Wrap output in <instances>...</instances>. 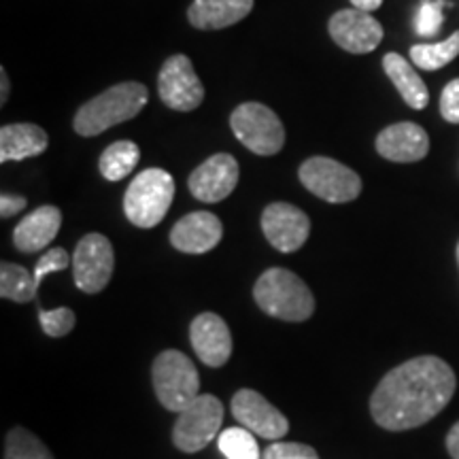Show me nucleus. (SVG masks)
<instances>
[{
  "instance_id": "f257e3e1",
  "label": "nucleus",
  "mask_w": 459,
  "mask_h": 459,
  "mask_svg": "<svg viewBox=\"0 0 459 459\" xmlns=\"http://www.w3.org/2000/svg\"><path fill=\"white\" fill-rule=\"evenodd\" d=\"M455 387V372L445 359L419 355L381 378L370 398L372 419L389 432L421 428L446 409Z\"/></svg>"
},
{
  "instance_id": "f03ea898",
  "label": "nucleus",
  "mask_w": 459,
  "mask_h": 459,
  "mask_svg": "<svg viewBox=\"0 0 459 459\" xmlns=\"http://www.w3.org/2000/svg\"><path fill=\"white\" fill-rule=\"evenodd\" d=\"M149 91L139 82H124L79 107L73 128L82 136H96L113 126L130 122L145 108Z\"/></svg>"
},
{
  "instance_id": "7ed1b4c3",
  "label": "nucleus",
  "mask_w": 459,
  "mask_h": 459,
  "mask_svg": "<svg viewBox=\"0 0 459 459\" xmlns=\"http://www.w3.org/2000/svg\"><path fill=\"white\" fill-rule=\"evenodd\" d=\"M254 300L264 313L281 321H307L315 313V296L308 285L287 268H268L254 287Z\"/></svg>"
},
{
  "instance_id": "20e7f679",
  "label": "nucleus",
  "mask_w": 459,
  "mask_h": 459,
  "mask_svg": "<svg viewBox=\"0 0 459 459\" xmlns=\"http://www.w3.org/2000/svg\"><path fill=\"white\" fill-rule=\"evenodd\" d=\"M175 198V179L162 169H147L126 189L124 213L136 228H156Z\"/></svg>"
},
{
  "instance_id": "39448f33",
  "label": "nucleus",
  "mask_w": 459,
  "mask_h": 459,
  "mask_svg": "<svg viewBox=\"0 0 459 459\" xmlns=\"http://www.w3.org/2000/svg\"><path fill=\"white\" fill-rule=\"evenodd\" d=\"M153 392L166 411L181 412L189 402L200 395V375L194 361L186 353L162 351L153 361L152 368Z\"/></svg>"
},
{
  "instance_id": "423d86ee",
  "label": "nucleus",
  "mask_w": 459,
  "mask_h": 459,
  "mask_svg": "<svg viewBox=\"0 0 459 459\" xmlns=\"http://www.w3.org/2000/svg\"><path fill=\"white\" fill-rule=\"evenodd\" d=\"M230 128L255 156H274L285 145V128L279 115L262 102H243L230 115Z\"/></svg>"
},
{
  "instance_id": "0eeeda50",
  "label": "nucleus",
  "mask_w": 459,
  "mask_h": 459,
  "mask_svg": "<svg viewBox=\"0 0 459 459\" xmlns=\"http://www.w3.org/2000/svg\"><path fill=\"white\" fill-rule=\"evenodd\" d=\"M221 423V400L211 394H200L179 412V419L172 428V443L183 453H198L213 443Z\"/></svg>"
},
{
  "instance_id": "6e6552de",
  "label": "nucleus",
  "mask_w": 459,
  "mask_h": 459,
  "mask_svg": "<svg viewBox=\"0 0 459 459\" xmlns=\"http://www.w3.org/2000/svg\"><path fill=\"white\" fill-rule=\"evenodd\" d=\"M298 177L308 192L332 204L351 203L361 194L358 172L332 158H308L298 170Z\"/></svg>"
},
{
  "instance_id": "1a4fd4ad",
  "label": "nucleus",
  "mask_w": 459,
  "mask_h": 459,
  "mask_svg": "<svg viewBox=\"0 0 459 459\" xmlns=\"http://www.w3.org/2000/svg\"><path fill=\"white\" fill-rule=\"evenodd\" d=\"M115 254L105 234L91 232L79 240L73 254V279L83 294H100L113 277Z\"/></svg>"
},
{
  "instance_id": "9d476101",
  "label": "nucleus",
  "mask_w": 459,
  "mask_h": 459,
  "mask_svg": "<svg viewBox=\"0 0 459 459\" xmlns=\"http://www.w3.org/2000/svg\"><path fill=\"white\" fill-rule=\"evenodd\" d=\"M158 94L172 111L187 113L203 105L204 85L187 56L177 54L164 62L158 74Z\"/></svg>"
},
{
  "instance_id": "9b49d317",
  "label": "nucleus",
  "mask_w": 459,
  "mask_h": 459,
  "mask_svg": "<svg viewBox=\"0 0 459 459\" xmlns=\"http://www.w3.org/2000/svg\"><path fill=\"white\" fill-rule=\"evenodd\" d=\"M232 415L240 426L266 440H281L290 432V421L277 406L255 389H238L232 398Z\"/></svg>"
},
{
  "instance_id": "f8f14e48",
  "label": "nucleus",
  "mask_w": 459,
  "mask_h": 459,
  "mask_svg": "<svg viewBox=\"0 0 459 459\" xmlns=\"http://www.w3.org/2000/svg\"><path fill=\"white\" fill-rule=\"evenodd\" d=\"M264 237L281 254H294L311 234V220L290 203H273L262 213Z\"/></svg>"
},
{
  "instance_id": "ddd939ff",
  "label": "nucleus",
  "mask_w": 459,
  "mask_h": 459,
  "mask_svg": "<svg viewBox=\"0 0 459 459\" xmlns=\"http://www.w3.org/2000/svg\"><path fill=\"white\" fill-rule=\"evenodd\" d=\"M328 30L332 41L349 54H370L383 41V26L368 11L342 9L330 17Z\"/></svg>"
},
{
  "instance_id": "4468645a",
  "label": "nucleus",
  "mask_w": 459,
  "mask_h": 459,
  "mask_svg": "<svg viewBox=\"0 0 459 459\" xmlns=\"http://www.w3.org/2000/svg\"><path fill=\"white\" fill-rule=\"evenodd\" d=\"M238 175L237 158L230 153H215L189 175L187 186L194 198L213 204L226 200L234 192L238 186Z\"/></svg>"
},
{
  "instance_id": "2eb2a0df",
  "label": "nucleus",
  "mask_w": 459,
  "mask_h": 459,
  "mask_svg": "<svg viewBox=\"0 0 459 459\" xmlns=\"http://www.w3.org/2000/svg\"><path fill=\"white\" fill-rule=\"evenodd\" d=\"M189 341L196 358L211 368H221L232 355V334L217 313H200L189 325Z\"/></svg>"
},
{
  "instance_id": "dca6fc26",
  "label": "nucleus",
  "mask_w": 459,
  "mask_h": 459,
  "mask_svg": "<svg viewBox=\"0 0 459 459\" xmlns=\"http://www.w3.org/2000/svg\"><path fill=\"white\" fill-rule=\"evenodd\" d=\"M223 237L220 217L209 211H196L181 217L170 230V243L177 251L189 255H203L213 251Z\"/></svg>"
},
{
  "instance_id": "f3484780",
  "label": "nucleus",
  "mask_w": 459,
  "mask_h": 459,
  "mask_svg": "<svg viewBox=\"0 0 459 459\" xmlns=\"http://www.w3.org/2000/svg\"><path fill=\"white\" fill-rule=\"evenodd\" d=\"M377 152L378 156L389 160V162H419V160L428 156L429 136L419 124H392L377 136Z\"/></svg>"
},
{
  "instance_id": "a211bd4d",
  "label": "nucleus",
  "mask_w": 459,
  "mask_h": 459,
  "mask_svg": "<svg viewBox=\"0 0 459 459\" xmlns=\"http://www.w3.org/2000/svg\"><path fill=\"white\" fill-rule=\"evenodd\" d=\"M62 213L57 206L43 204L28 213L13 230V245L22 254H39L57 237Z\"/></svg>"
},
{
  "instance_id": "6ab92c4d",
  "label": "nucleus",
  "mask_w": 459,
  "mask_h": 459,
  "mask_svg": "<svg viewBox=\"0 0 459 459\" xmlns=\"http://www.w3.org/2000/svg\"><path fill=\"white\" fill-rule=\"evenodd\" d=\"M254 9V0H194L187 20L198 30H221L243 22Z\"/></svg>"
},
{
  "instance_id": "aec40b11",
  "label": "nucleus",
  "mask_w": 459,
  "mask_h": 459,
  "mask_svg": "<svg viewBox=\"0 0 459 459\" xmlns=\"http://www.w3.org/2000/svg\"><path fill=\"white\" fill-rule=\"evenodd\" d=\"M48 132L34 124H9L0 130V162H20V160L41 156L48 149Z\"/></svg>"
},
{
  "instance_id": "412c9836",
  "label": "nucleus",
  "mask_w": 459,
  "mask_h": 459,
  "mask_svg": "<svg viewBox=\"0 0 459 459\" xmlns=\"http://www.w3.org/2000/svg\"><path fill=\"white\" fill-rule=\"evenodd\" d=\"M383 68H385L387 77L392 79V83L395 85V90L400 91V96L404 99L406 105L411 108H417V111L428 107V85L423 83V79L419 77L415 66H411L409 60H404L400 54H387L383 57Z\"/></svg>"
},
{
  "instance_id": "4be33fe9",
  "label": "nucleus",
  "mask_w": 459,
  "mask_h": 459,
  "mask_svg": "<svg viewBox=\"0 0 459 459\" xmlns=\"http://www.w3.org/2000/svg\"><path fill=\"white\" fill-rule=\"evenodd\" d=\"M37 291L39 285L34 279V271H28L13 262L0 264V296L4 300L26 304L37 298Z\"/></svg>"
},
{
  "instance_id": "5701e85b",
  "label": "nucleus",
  "mask_w": 459,
  "mask_h": 459,
  "mask_svg": "<svg viewBox=\"0 0 459 459\" xmlns=\"http://www.w3.org/2000/svg\"><path fill=\"white\" fill-rule=\"evenodd\" d=\"M141 160V149L132 141H117L102 152L99 169L107 181H122L136 169Z\"/></svg>"
},
{
  "instance_id": "b1692460",
  "label": "nucleus",
  "mask_w": 459,
  "mask_h": 459,
  "mask_svg": "<svg viewBox=\"0 0 459 459\" xmlns=\"http://www.w3.org/2000/svg\"><path fill=\"white\" fill-rule=\"evenodd\" d=\"M459 56V30L453 32L449 39L440 43H423L412 45L411 60L412 65L423 68V71H440Z\"/></svg>"
},
{
  "instance_id": "393cba45",
  "label": "nucleus",
  "mask_w": 459,
  "mask_h": 459,
  "mask_svg": "<svg viewBox=\"0 0 459 459\" xmlns=\"http://www.w3.org/2000/svg\"><path fill=\"white\" fill-rule=\"evenodd\" d=\"M4 459H54L48 445L26 428H13L4 438Z\"/></svg>"
},
{
  "instance_id": "a878e982",
  "label": "nucleus",
  "mask_w": 459,
  "mask_h": 459,
  "mask_svg": "<svg viewBox=\"0 0 459 459\" xmlns=\"http://www.w3.org/2000/svg\"><path fill=\"white\" fill-rule=\"evenodd\" d=\"M217 445L226 459H262L255 436L247 428L223 429Z\"/></svg>"
},
{
  "instance_id": "bb28decb",
  "label": "nucleus",
  "mask_w": 459,
  "mask_h": 459,
  "mask_svg": "<svg viewBox=\"0 0 459 459\" xmlns=\"http://www.w3.org/2000/svg\"><path fill=\"white\" fill-rule=\"evenodd\" d=\"M446 7H451L446 0H423L415 20L417 34H421V37H434V34H438L445 20L443 11Z\"/></svg>"
},
{
  "instance_id": "cd10ccee",
  "label": "nucleus",
  "mask_w": 459,
  "mask_h": 459,
  "mask_svg": "<svg viewBox=\"0 0 459 459\" xmlns=\"http://www.w3.org/2000/svg\"><path fill=\"white\" fill-rule=\"evenodd\" d=\"M39 321H41V328L49 338H62L71 334L77 317L66 307L56 308V311H45L43 307H39Z\"/></svg>"
},
{
  "instance_id": "c85d7f7f",
  "label": "nucleus",
  "mask_w": 459,
  "mask_h": 459,
  "mask_svg": "<svg viewBox=\"0 0 459 459\" xmlns=\"http://www.w3.org/2000/svg\"><path fill=\"white\" fill-rule=\"evenodd\" d=\"M73 264V257L66 254V249L62 247H56V249L45 251V254L39 257L37 266H34V279H37V285H43V279L51 273H62L66 271L68 266Z\"/></svg>"
},
{
  "instance_id": "c756f323",
  "label": "nucleus",
  "mask_w": 459,
  "mask_h": 459,
  "mask_svg": "<svg viewBox=\"0 0 459 459\" xmlns=\"http://www.w3.org/2000/svg\"><path fill=\"white\" fill-rule=\"evenodd\" d=\"M262 459H319L313 446L302 443H273Z\"/></svg>"
},
{
  "instance_id": "7c9ffc66",
  "label": "nucleus",
  "mask_w": 459,
  "mask_h": 459,
  "mask_svg": "<svg viewBox=\"0 0 459 459\" xmlns=\"http://www.w3.org/2000/svg\"><path fill=\"white\" fill-rule=\"evenodd\" d=\"M440 113L449 124H459V79L445 85L440 94Z\"/></svg>"
},
{
  "instance_id": "2f4dec72",
  "label": "nucleus",
  "mask_w": 459,
  "mask_h": 459,
  "mask_svg": "<svg viewBox=\"0 0 459 459\" xmlns=\"http://www.w3.org/2000/svg\"><path fill=\"white\" fill-rule=\"evenodd\" d=\"M26 204H28L26 196L4 192L3 196H0V217H3V220H9V217L22 213V211L26 209Z\"/></svg>"
},
{
  "instance_id": "473e14b6",
  "label": "nucleus",
  "mask_w": 459,
  "mask_h": 459,
  "mask_svg": "<svg viewBox=\"0 0 459 459\" xmlns=\"http://www.w3.org/2000/svg\"><path fill=\"white\" fill-rule=\"evenodd\" d=\"M446 451L453 459H459V421L446 434Z\"/></svg>"
},
{
  "instance_id": "72a5a7b5",
  "label": "nucleus",
  "mask_w": 459,
  "mask_h": 459,
  "mask_svg": "<svg viewBox=\"0 0 459 459\" xmlns=\"http://www.w3.org/2000/svg\"><path fill=\"white\" fill-rule=\"evenodd\" d=\"M9 77H7V71L4 68H0V105H4V102L9 100Z\"/></svg>"
},
{
  "instance_id": "f704fd0d",
  "label": "nucleus",
  "mask_w": 459,
  "mask_h": 459,
  "mask_svg": "<svg viewBox=\"0 0 459 459\" xmlns=\"http://www.w3.org/2000/svg\"><path fill=\"white\" fill-rule=\"evenodd\" d=\"M351 4L355 9L368 11V13H372V11H377L378 7H381L383 0H351Z\"/></svg>"
},
{
  "instance_id": "c9c22d12",
  "label": "nucleus",
  "mask_w": 459,
  "mask_h": 459,
  "mask_svg": "<svg viewBox=\"0 0 459 459\" xmlns=\"http://www.w3.org/2000/svg\"><path fill=\"white\" fill-rule=\"evenodd\" d=\"M457 264H459V243H457Z\"/></svg>"
}]
</instances>
